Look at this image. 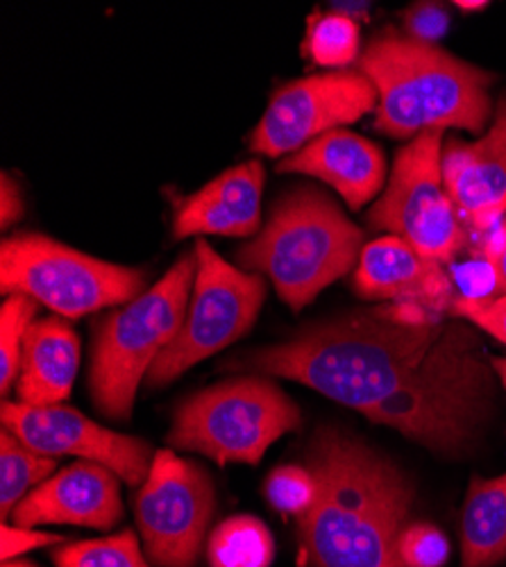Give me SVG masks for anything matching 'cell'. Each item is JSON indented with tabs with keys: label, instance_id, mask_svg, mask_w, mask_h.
<instances>
[{
	"label": "cell",
	"instance_id": "1",
	"mask_svg": "<svg viewBox=\"0 0 506 567\" xmlns=\"http://www.w3.org/2000/svg\"><path fill=\"white\" fill-rule=\"evenodd\" d=\"M225 368L304 384L438 454L464 452L495 402L475 329L413 305L313 322Z\"/></svg>",
	"mask_w": 506,
	"mask_h": 567
},
{
	"label": "cell",
	"instance_id": "2",
	"mask_svg": "<svg viewBox=\"0 0 506 567\" xmlns=\"http://www.w3.org/2000/svg\"><path fill=\"white\" fill-rule=\"evenodd\" d=\"M307 467L316 480V502L298 517L302 563L404 567L397 547L416 502V488L404 472L337 427L316 432Z\"/></svg>",
	"mask_w": 506,
	"mask_h": 567
},
{
	"label": "cell",
	"instance_id": "3",
	"mask_svg": "<svg viewBox=\"0 0 506 567\" xmlns=\"http://www.w3.org/2000/svg\"><path fill=\"white\" fill-rule=\"evenodd\" d=\"M378 93L375 130L416 138L447 127L482 134L493 114V75L456 60L438 45L402 34L378 37L359 60Z\"/></svg>",
	"mask_w": 506,
	"mask_h": 567
},
{
	"label": "cell",
	"instance_id": "4",
	"mask_svg": "<svg viewBox=\"0 0 506 567\" xmlns=\"http://www.w3.org/2000/svg\"><path fill=\"white\" fill-rule=\"evenodd\" d=\"M363 234L339 205L311 186L275 203L268 223L241 248L239 264L266 275L278 296L300 311L359 264Z\"/></svg>",
	"mask_w": 506,
	"mask_h": 567
},
{
	"label": "cell",
	"instance_id": "5",
	"mask_svg": "<svg viewBox=\"0 0 506 567\" xmlns=\"http://www.w3.org/2000/svg\"><path fill=\"white\" fill-rule=\"evenodd\" d=\"M196 281V257L184 255L140 298L110 313L96 334L89 393L112 420L132 415L134 398L159 354L173 343L187 316Z\"/></svg>",
	"mask_w": 506,
	"mask_h": 567
},
{
	"label": "cell",
	"instance_id": "6",
	"mask_svg": "<svg viewBox=\"0 0 506 567\" xmlns=\"http://www.w3.org/2000/svg\"><path fill=\"white\" fill-rule=\"evenodd\" d=\"M300 424L298 404L278 384L264 374H244L182 402L166 441L218 465H257L275 441L298 432Z\"/></svg>",
	"mask_w": 506,
	"mask_h": 567
},
{
	"label": "cell",
	"instance_id": "7",
	"mask_svg": "<svg viewBox=\"0 0 506 567\" xmlns=\"http://www.w3.org/2000/svg\"><path fill=\"white\" fill-rule=\"evenodd\" d=\"M0 289L6 296L32 298L73 320L140 298L144 272L25 231L0 244Z\"/></svg>",
	"mask_w": 506,
	"mask_h": 567
},
{
	"label": "cell",
	"instance_id": "8",
	"mask_svg": "<svg viewBox=\"0 0 506 567\" xmlns=\"http://www.w3.org/2000/svg\"><path fill=\"white\" fill-rule=\"evenodd\" d=\"M196 281L187 316L173 343L151 368L146 384L162 389L192 365L214 357L246 337L266 298V281L259 272L227 264L205 239L196 241Z\"/></svg>",
	"mask_w": 506,
	"mask_h": 567
},
{
	"label": "cell",
	"instance_id": "9",
	"mask_svg": "<svg viewBox=\"0 0 506 567\" xmlns=\"http://www.w3.org/2000/svg\"><path fill=\"white\" fill-rule=\"evenodd\" d=\"M443 132L430 130L397 153L382 198L368 223L397 236L423 257L450 264L466 246L468 229L443 182Z\"/></svg>",
	"mask_w": 506,
	"mask_h": 567
},
{
	"label": "cell",
	"instance_id": "10",
	"mask_svg": "<svg viewBox=\"0 0 506 567\" xmlns=\"http://www.w3.org/2000/svg\"><path fill=\"white\" fill-rule=\"evenodd\" d=\"M216 493L207 472L173 450L155 452L146 482L134 497L136 527L157 567H194L207 547Z\"/></svg>",
	"mask_w": 506,
	"mask_h": 567
},
{
	"label": "cell",
	"instance_id": "11",
	"mask_svg": "<svg viewBox=\"0 0 506 567\" xmlns=\"http://www.w3.org/2000/svg\"><path fill=\"white\" fill-rule=\"evenodd\" d=\"M378 93L363 73L337 71L289 82L275 93L250 134V151L289 157L311 141L373 112Z\"/></svg>",
	"mask_w": 506,
	"mask_h": 567
},
{
	"label": "cell",
	"instance_id": "12",
	"mask_svg": "<svg viewBox=\"0 0 506 567\" xmlns=\"http://www.w3.org/2000/svg\"><path fill=\"white\" fill-rule=\"evenodd\" d=\"M0 420L3 430L12 432L28 447L49 456H78L101 463L116 472L127 486H142L155 458L148 441L107 430L64 404L32 406L6 402Z\"/></svg>",
	"mask_w": 506,
	"mask_h": 567
},
{
	"label": "cell",
	"instance_id": "13",
	"mask_svg": "<svg viewBox=\"0 0 506 567\" xmlns=\"http://www.w3.org/2000/svg\"><path fill=\"white\" fill-rule=\"evenodd\" d=\"M443 182L466 229L482 241L506 220V96L473 144L452 138L443 148Z\"/></svg>",
	"mask_w": 506,
	"mask_h": 567
},
{
	"label": "cell",
	"instance_id": "14",
	"mask_svg": "<svg viewBox=\"0 0 506 567\" xmlns=\"http://www.w3.org/2000/svg\"><path fill=\"white\" fill-rule=\"evenodd\" d=\"M121 480L101 463L80 461L34 488L12 513L14 525H75L112 529L121 523Z\"/></svg>",
	"mask_w": 506,
	"mask_h": 567
},
{
	"label": "cell",
	"instance_id": "15",
	"mask_svg": "<svg viewBox=\"0 0 506 567\" xmlns=\"http://www.w3.org/2000/svg\"><path fill=\"white\" fill-rule=\"evenodd\" d=\"M352 284L361 298L413 305L438 316L454 302L450 275L441 264L391 234L363 246Z\"/></svg>",
	"mask_w": 506,
	"mask_h": 567
},
{
	"label": "cell",
	"instance_id": "16",
	"mask_svg": "<svg viewBox=\"0 0 506 567\" xmlns=\"http://www.w3.org/2000/svg\"><path fill=\"white\" fill-rule=\"evenodd\" d=\"M278 171L302 173L326 182L337 188L348 207L359 209L384 188L386 162L382 148L373 141L339 127L285 157Z\"/></svg>",
	"mask_w": 506,
	"mask_h": 567
},
{
	"label": "cell",
	"instance_id": "17",
	"mask_svg": "<svg viewBox=\"0 0 506 567\" xmlns=\"http://www.w3.org/2000/svg\"><path fill=\"white\" fill-rule=\"evenodd\" d=\"M264 166L257 159L227 168L179 205L173 220L175 239L189 236H252L261 225Z\"/></svg>",
	"mask_w": 506,
	"mask_h": 567
},
{
	"label": "cell",
	"instance_id": "18",
	"mask_svg": "<svg viewBox=\"0 0 506 567\" xmlns=\"http://www.w3.org/2000/svg\"><path fill=\"white\" fill-rule=\"evenodd\" d=\"M80 339L62 316L34 320L25 337L17 380L19 402L32 406L62 404L75 384Z\"/></svg>",
	"mask_w": 506,
	"mask_h": 567
},
{
	"label": "cell",
	"instance_id": "19",
	"mask_svg": "<svg viewBox=\"0 0 506 567\" xmlns=\"http://www.w3.org/2000/svg\"><path fill=\"white\" fill-rule=\"evenodd\" d=\"M506 560V472L471 482L462 513V567Z\"/></svg>",
	"mask_w": 506,
	"mask_h": 567
},
{
	"label": "cell",
	"instance_id": "20",
	"mask_svg": "<svg viewBox=\"0 0 506 567\" xmlns=\"http://www.w3.org/2000/svg\"><path fill=\"white\" fill-rule=\"evenodd\" d=\"M275 540L261 519L235 515L220 523L207 538V560L211 567H270Z\"/></svg>",
	"mask_w": 506,
	"mask_h": 567
},
{
	"label": "cell",
	"instance_id": "21",
	"mask_svg": "<svg viewBox=\"0 0 506 567\" xmlns=\"http://www.w3.org/2000/svg\"><path fill=\"white\" fill-rule=\"evenodd\" d=\"M55 456L28 447L12 432H0V515L12 517L14 508L45 480L53 477Z\"/></svg>",
	"mask_w": 506,
	"mask_h": 567
},
{
	"label": "cell",
	"instance_id": "22",
	"mask_svg": "<svg viewBox=\"0 0 506 567\" xmlns=\"http://www.w3.org/2000/svg\"><path fill=\"white\" fill-rule=\"evenodd\" d=\"M55 567H153L134 532L80 540L53 551Z\"/></svg>",
	"mask_w": 506,
	"mask_h": 567
},
{
	"label": "cell",
	"instance_id": "23",
	"mask_svg": "<svg viewBox=\"0 0 506 567\" xmlns=\"http://www.w3.org/2000/svg\"><path fill=\"white\" fill-rule=\"evenodd\" d=\"M302 53L320 66H345L359 55V25L354 19L326 12L309 21Z\"/></svg>",
	"mask_w": 506,
	"mask_h": 567
},
{
	"label": "cell",
	"instance_id": "24",
	"mask_svg": "<svg viewBox=\"0 0 506 567\" xmlns=\"http://www.w3.org/2000/svg\"><path fill=\"white\" fill-rule=\"evenodd\" d=\"M37 305L25 296H8L0 307V393L3 395L17 386L23 346L37 316Z\"/></svg>",
	"mask_w": 506,
	"mask_h": 567
},
{
	"label": "cell",
	"instance_id": "25",
	"mask_svg": "<svg viewBox=\"0 0 506 567\" xmlns=\"http://www.w3.org/2000/svg\"><path fill=\"white\" fill-rule=\"evenodd\" d=\"M264 493L278 513L302 517L316 502V480L307 465H280L268 475Z\"/></svg>",
	"mask_w": 506,
	"mask_h": 567
},
{
	"label": "cell",
	"instance_id": "26",
	"mask_svg": "<svg viewBox=\"0 0 506 567\" xmlns=\"http://www.w3.org/2000/svg\"><path fill=\"white\" fill-rule=\"evenodd\" d=\"M397 551L404 567H443L450 558V543L438 527L413 523L404 529Z\"/></svg>",
	"mask_w": 506,
	"mask_h": 567
},
{
	"label": "cell",
	"instance_id": "27",
	"mask_svg": "<svg viewBox=\"0 0 506 567\" xmlns=\"http://www.w3.org/2000/svg\"><path fill=\"white\" fill-rule=\"evenodd\" d=\"M450 281L458 291L456 298H464V300H486L499 293L495 266L482 255L471 261L452 264Z\"/></svg>",
	"mask_w": 506,
	"mask_h": 567
},
{
	"label": "cell",
	"instance_id": "28",
	"mask_svg": "<svg viewBox=\"0 0 506 567\" xmlns=\"http://www.w3.org/2000/svg\"><path fill=\"white\" fill-rule=\"evenodd\" d=\"M450 311L456 318L473 322L482 332L490 334L495 341L506 346V293L486 300L454 298Z\"/></svg>",
	"mask_w": 506,
	"mask_h": 567
},
{
	"label": "cell",
	"instance_id": "29",
	"mask_svg": "<svg viewBox=\"0 0 506 567\" xmlns=\"http://www.w3.org/2000/svg\"><path fill=\"white\" fill-rule=\"evenodd\" d=\"M404 25H406L409 39L436 45V41L450 28V12L438 3L411 6L409 12L404 14Z\"/></svg>",
	"mask_w": 506,
	"mask_h": 567
},
{
	"label": "cell",
	"instance_id": "30",
	"mask_svg": "<svg viewBox=\"0 0 506 567\" xmlns=\"http://www.w3.org/2000/svg\"><path fill=\"white\" fill-rule=\"evenodd\" d=\"M62 536L45 534L34 527H21V525H3L0 529V556L6 560H17L19 556L41 549V547H53L60 545Z\"/></svg>",
	"mask_w": 506,
	"mask_h": 567
},
{
	"label": "cell",
	"instance_id": "31",
	"mask_svg": "<svg viewBox=\"0 0 506 567\" xmlns=\"http://www.w3.org/2000/svg\"><path fill=\"white\" fill-rule=\"evenodd\" d=\"M479 255L486 257L497 272V296L506 293V220L499 223L495 229H490L479 246Z\"/></svg>",
	"mask_w": 506,
	"mask_h": 567
},
{
	"label": "cell",
	"instance_id": "32",
	"mask_svg": "<svg viewBox=\"0 0 506 567\" xmlns=\"http://www.w3.org/2000/svg\"><path fill=\"white\" fill-rule=\"evenodd\" d=\"M23 216V200L17 182L8 173H3V184H0V225L8 229Z\"/></svg>",
	"mask_w": 506,
	"mask_h": 567
},
{
	"label": "cell",
	"instance_id": "33",
	"mask_svg": "<svg viewBox=\"0 0 506 567\" xmlns=\"http://www.w3.org/2000/svg\"><path fill=\"white\" fill-rule=\"evenodd\" d=\"M490 365H493L495 377L502 382V386L506 391V357H490Z\"/></svg>",
	"mask_w": 506,
	"mask_h": 567
},
{
	"label": "cell",
	"instance_id": "34",
	"mask_svg": "<svg viewBox=\"0 0 506 567\" xmlns=\"http://www.w3.org/2000/svg\"><path fill=\"white\" fill-rule=\"evenodd\" d=\"M456 8H462L466 12H475V10H484L486 3H484V0H479V3H456Z\"/></svg>",
	"mask_w": 506,
	"mask_h": 567
},
{
	"label": "cell",
	"instance_id": "35",
	"mask_svg": "<svg viewBox=\"0 0 506 567\" xmlns=\"http://www.w3.org/2000/svg\"><path fill=\"white\" fill-rule=\"evenodd\" d=\"M3 567H39V565H34V563H30V560H6L3 563Z\"/></svg>",
	"mask_w": 506,
	"mask_h": 567
}]
</instances>
